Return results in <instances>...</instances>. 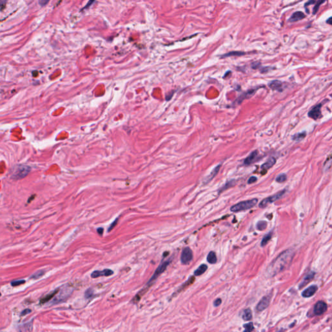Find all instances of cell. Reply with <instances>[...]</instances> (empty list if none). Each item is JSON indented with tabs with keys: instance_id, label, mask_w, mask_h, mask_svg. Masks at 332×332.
Listing matches in <instances>:
<instances>
[{
	"instance_id": "1",
	"label": "cell",
	"mask_w": 332,
	"mask_h": 332,
	"mask_svg": "<svg viewBox=\"0 0 332 332\" xmlns=\"http://www.w3.org/2000/svg\"><path fill=\"white\" fill-rule=\"evenodd\" d=\"M294 253L292 250H287L281 253L276 258L267 268L269 275L274 276L280 272L284 271L287 266H289L293 260Z\"/></svg>"
},
{
	"instance_id": "2",
	"label": "cell",
	"mask_w": 332,
	"mask_h": 332,
	"mask_svg": "<svg viewBox=\"0 0 332 332\" xmlns=\"http://www.w3.org/2000/svg\"><path fill=\"white\" fill-rule=\"evenodd\" d=\"M258 200L257 199L245 200V201L240 202L232 206V207L230 208V210L231 211H233V212H237L240 211L249 210L250 208H253L254 206H255L257 203H258Z\"/></svg>"
},
{
	"instance_id": "3",
	"label": "cell",
	"mask_w": 332,
	"mask_h": 332,
	"mask_svg": "<svg viewBox=\"0 0 332 332\" xmlns=\"http://www.w3.org/2000/svg\"><path fill=\"white\" fill-rule=\"evenodd\" d=\"M73 292V289L70 286H64L61 291H60L59 294L53 300V302L57 304L63 300H66L69 296Z\"/></svg>"
},
{
	"instance_id": "4",
	"label": "cell",
	"mask_w": 332,
	"mask_h": 332,
	"mask_svg": "<svg viewBox=\"0 0 332 332\" xmlns=\"http://www.w3.org/2000/svg\"><path fill=\"white\" fill-rule=\"evenodd\" d=\"M285 193V190H282L281 191L278 192L277 193L274 194V195L268 197L265 199H264L260 203L259 206L260 208H265L267 206H268L269 204L273 203L275 201H277V200L280 199L281 197H282Z\"/></svg>"
},
{
	"instance_id": "5",
	"label": "cell",
	"mask_w": 332,
	"mask_h": 332,
	"mask_svg": "<svg viewBox=\"0 0 332 332\" xmlns=\"http://www.w3.org/2000/svg\"><path fill=\"white\" fill-rule=\"evenodd\" d=\"M170 261H166L163 262L162 264H161L160 265V266L157 268V269H156V271L154 272V273L153 275V277H151V278L150 279V280L149 281V282L147 283V285L149 286H151V285L154 282V281L158 278L159 276L166 270V268H167V266L169 265V264H170Z\"/></svg>"
},
{
	"instance_id": "6",
	"label": "cell",
	"mask_w": 332,
	"mask_h": 332,
	"mask_svg": "<svg viewBox=\"0 0 332 332\" xmlns=\"http://www.w3.org/2000/svg\"><path fill=\"white\" fill-rule=\"evenodd\" d=\"M30 171V168L26 166H16V169L14 170L13 175L12 177L16 179H20L23 178L26 176L28 173Z\"/></svg>"
},
{
	"instance_id": "7",
	"label": "cell",
	"mask_w": 332,
	"mask_h": 332,
	"mask_svg": "<svg viewBox=\"0 0 332 332\" xmlns=\"http://www.w3.org/2000/svg\"><path fill=\"white\" fill-rule=\"evenodd\" d=\"M193 256L192 250L189 247L185 248L182 252L180 256L182 264L184 265H188L192 261Z\"/></svg>"
},
{
	"instance_id": "8",
	"label": "cell",
	"mask_w": 332,
	"mask_h": 332,
	"mask_svg": "<svg viewBox=\"0 0 332 332\" xmlns=\"http://www.w3.org/2000/svg\"><path fill=\"white\" fill-rule=\"evenodd\" d=\"M271 298V295H267L264 297H263L262 299L260 301V302L258 304V305H257L256 310L258 311H262L264 309H265L268 306L269 304H270Z\"/></svg>"
},
{
	"instance_id": "9",
	"label": "cell",
	"mask_w": 332,
	"mask_h": 332,
	"mask_svg": "<svg viewBox=\"0 0 332 332\" xmlns=\"http://www.w3.org/2000/svg\"><path fill=\"white\" fill-rule=\"evenodd\" d=\"M321 104L314 106L308 112V116L313 120H317L321 117Z\"/></svg>"
},
{
	"instance_id": "10",
	"label": "cell",
	"mask_w": 332,
	"mask_h": 332,
	"mask_svg": "<svg viewBox=\"0 0 332 332\" xmlns=\"http://www.w3.org/2000/svg\"><path fill=\"white\" fill-rule=\"evenodd\" d=\"M327 310V304L323 301H318L314 307V313L317 315H321Z\"/></svg>"
},
{
	"instance_id": "11",
	"label": "cell",
	"mask_w": 332,
	"mask_h": 332,
	"mask_svg": "<svg viewBox=\"0 0 332 332\" xmlns=\"http://www.w3.org/2000/svg\"><path fill=\"white\" fill-rule=\"evenodd\" d=\"M114 274V272L112 271V270H110V269H105V270L102 271H96L94 272H93L91 274V277L92 278H98V277H109V276H111Z\"/></svg>"
},
{
	"instance_id": "12",
	"label": "cell",
	"mask_w": 332,
	"mask_h": 332,
	"mask_svg": "<svg viewBox=\"0 0 332 332\" xmlns=\"http://www.w3.org/2000/svg\"><path fill=\"white\" fill-rule=\"evenodd\" d=\"M317 289H318V287H317V285H311V286L309 287L308 288H307L306 289H305L302 292V297H304L305 298L311 297L316 293V291H317Z\"/></svg>"
},
{
	"instance_id": "13",
	"label": "cell",
	"mask_w": 332,
	"mask_h": 332,
	"mask_svg": "<svg viewBox=\"0 0 332 332\" xmlns=\"http://www.w3.org/2000/svg\"><path fill=\"white\" fill-rule=\"evenodd\" d=\"M256 92V89H252V90H250L247 91L245 93H244L243 94H242L239 98L237 99V101H236V103H240L241 102H242V101H243L244 99L250 98L255 94Z\"/></svg>"
},
{
	"instance_id": "14",
	"label": "cell",
	"mask_w": 332,
	"mask_h": 332,
	"mask_svg": "<svg viewBox=\"0 0 332 332\" xmlns=\"http://www.w3.org/2000/svg\"><path fill=\"white\" fill-rule=\"evenodd\" d=\"M305 15L302 12L297 11V12H295L293 14V15L290 18L289 22H298V21L303 20L304 18H305Z\"/></svg>"
},
{
	"instance_id": "15",
	"label": "cell",
	"mask_w": 332,
	"mask_h": 332,
	"mask_svg": "<svg viewBox=\"0 0 332 332\" xmlns=\"http://www.w3.org/2000/svg\"><path fill=\"white\" fill-rule=\"evenodd\" d=\"M258 151H254L252 152L246 158L245 161H244V164L247 166L251 164L252 163H253L256 160L257 156H258Z\"/></svg>"
},
{
	"instance_id": "16",
	"label": "cell",
	"mask_w": 332,
	"mask_h": 332,
	"mask_svg": "<svg viewBox=\"0 0 332 332\" xmlns=\"http://www.w3.org/2000/svg\"><path fill=\"white\" fill-rule=\"evenodd\" d=\"M276 162H277V160H276V159L274 158H273V157L270 158L266 162H265L264 164L261 166V170L267 171L268 170H269V169L271 168L276 164Z\"/></svg>"
},
{
	"instance_id": "17",
	"label": "cell",
	"mask_w": 332,
	"mask_h": 332,
	"mask_svg": "<svg viewBox=\"0 0 332 332\" xmlns=\"http://www.w3.org/2000/svg\"><path fill=\"white\" fill-rule=\"evenodd\" d=\"M268 86L272 90H278V91L280 92V91L282 90L283 83H281V81H280V80H273V81H272V82H271L270 83H269Z\"/></svg>"
},
{
	"instance_id": "18",
	"label": "cell",
	"mask_w": 332,
	"mask_h": 332,
	"mask_svg": "<svg viewBox=\"0 0 332 332\" xmlns=\"http://www.w3.org/2000/svg\"><path fill=\"white\" fill-rule=\"evenodd\" d=\"M220 167H221V165L219 164V165H218L217 166H216V167L214 169V170H212V171L211 172L210 174L209 175V176H208L207 177H206V179H205V183H206V184L208 183L210 181H211L213 178H214L216 176L218 172L219 171V170H220Z\"/></svg>"
},
{
	"instance_id": "19",
	"label": "cell",
	"mask_w": 332,
	"mask_h": 332,
	"mask_svg": "<svg viewBox=\"0 0 332 332\" xmlns=\"http://www.w3.org/2000/svg\"><path fill=\"white\" fill-rule=\"evenodd\" d=\"M59 291V289H55L54 291H52L51 293H50L48 294H47V295L45 297H43V298H42L40 300V303L41 304H44V303L49 301V300H51L53 297H54V296L56 295V294H57Z\"/></svg>"
},
{
	"instance_id": "20",
	"label": "cell",
	"mask_w": 332,
	"mask_h": 332,
	"mask_svg": "<svg viewBox=\"0 0 332 332\" xmlns=\"http://www.w3.org/2000/svg\"><path fill=\"white\" fill-rule=\"evenodd\" d=\"M207 268H208L207 265H206V264H202L200 267H199V268L195 272H194V275L196 276V277L202 275L203 273L206 272V270H207Z\"/></svg>"
},
{
	"instance_id": "21",
	"label": "cell",
	"mask_w": 332,
	"mask_h": 332,
	"mask_svg": "<svg viewBox=\"0 0 332 332\" xmlns=\"http://www.w3.org/2000/svg\"><path fill=\"white\" fill-rule=\"evenodd\" d=\"M242 318L243 320L245 321H248L251 320L252 318V314L251 310H250V309H247L244 311L242 315Z\"/></svg>"
},
{
	"instance_id": "22",
	"label": "cell",
	"mask_w": 332,
	"mask_h": 332,
	"mask_svg": "<svg viewBox=\"0 0 332 332\" xmlns=\"http://www.w3.org/2000/svg\"><path fill=\"white\" fill-rule=\"evenodd\" d=\"M21 331H29L33 330V322L31 321L28 323L24 324L23 325L21 326L19 329Z\"/></svg>"
},
{
	"instance_id": "23",
	"label": "cell",
	"mask_w": 332,
	"mask_h": 332,
	"mask_svg": "<svg viewBox=\"0 0 332 332\" xmlns=\"http://www.w3.org/2000/svg\"><path fill=\"white\" fill-rule=\"evenodd\" d=\"M207 260L210 264H215L217 262V257L215 253L214 252H210L207 256Z\"/></svg>"
},
{
	"instance_id": "24",
	"label": "cell",
	"mask_w": 332,
	"mask_h": 332,
	"mask_svg": "<svg viewBox=\"0 0 332 332\" xmlns=\"http://www.w3.org/2000/svg\"><path fill=\"white\" fill-rule=\"evenodd\" d=\"M305 136H306L305 132L299 133L295 134L293 136V140L294 141H300L302 140L303 139H304V137H305Z\"/></svg>"
},
{
	"instance_id": "25",
	"label": "cell",
	"mask_w": 332,
	"mask_h": 332,
	"mask_svg": "<svg viewBox=\"0 0 332 332\" xmlns=\"http://www.w3.org/2000/svg\"><path fill=\"white\" fill-rule=\"evenodd\" d=\"M271 237H272V234H271V233H269L268 234L266 235V236L264 237V239H263V240L261 241V246H262V247H264L265 245H266L267 244V243H268L269 241H270V240L271 239Z\"/></svg>"
},
{
	"instance_id": "26",
	"label": "cell",
	"mask_w": 332,
	"mask_h": 332,
	"mask_svg": "<svg viewBox=\"0 0 332 332\" xmlns=\"http://www.w3.org/2000/svg\"><path fill=\"white\" fill-rule=\"evenodd\" d=\"M267 222L265 221H259L258 223H257V228H258V230H264L266 228H267Z\"/></svg>"
},
{
	"instance_id": "27",
	"label": "cell",
	"mask_w": 332,
	"mask_h": 332,
	"mask_svg": "<svg viewBox=\"0 0 332 332\" xmlns=\"http://www.w3.org/2000/svg\"><path fill=\"white\" fill-rule=\"evenodd\" d=\"M45 273V271H43L42 270H40V271H37L36 273H35V274H33L31 277H30V278H32V279H39L40 278V277H42V276Z\"/></svg>"
},
{
	"instance_id": "28",
	"label": "cell",
	"mask_w": 332,
	"mask_h": 332,
	"mask_svg": "<svg viewBox=\"0 0 332 332\" xmlns=\"http://www.w3.org/2000/svg\"><path fill=\"white\" fill-rule=\"evenodd\" d=\"M234 185H235V180H231V181H229V182H228L222 187L221 190H220V191H221V192H222L223 191H224V190H227L228 188H229V187H232V186H234Z\"/></svg>"
},
{
	"instance_id": "29",
	"label": "cell",
	"mask_w": 332,
	"mask_h": 332,
	"mask_svg": "<svg viewBox=\"0 0 332 332\" xmlns=\"http://www.w3.org/2000/svg\"><path fill=\"white\" fill-rule=\"evenodd\" d=\"M287 179V176L285 174H281L280 175H278V176L277 177V178H276V181L278 183H282L284 182H285Z\"/></svg>"
},
{
	"instance_id": "30",
	"label": "cell",
	"mask_w": 332,
	"mask_h": 332,
	"mask_svg": "<svg viewBox=\"0 0 332 332\" xmlns=\"http://www.w3.org/2000/svg\"><path fill=\"white\" fill-rule=\"evenodd\" d=\"M243 327L244 328H245V331H247V332L252 331L254 330V326H253L252 322H249V323L244 324Z\"/></svg>"
},
{
	"instance_id": "31",
	"label": "cell",
	"mask_w": 332,
	"mask_h": 332,
	"mask_svg": "<svg viewBox=\"0 0 332 332\" xmlns=\"http://www.w3.org/2000/svg\"><path fill=\"white\" fill-rule=\"evenodd\" d=\"M245 53H243V52H240V51H233V52H230L227 54H225L224 55H223V57H230V56H241V55H245Z\"/></svg>"
},
{
	"instance_id": "32",
	"label": "cell",
	"mask_w": 332,
	"mask_h": 332,
	"mask_svg": "<svg viewBox=\"0 0 332 332\" xmlns=\"http://www.w3.org/2000/svg\"><path fill=\"white\" fill-rule=\"evenodd\" d=\"M325 1H326V0H317V4L315 6L314 9H313V14H315L316 13V12L318 11L319 7H320V5L321 4H322Z\"/></svg>"
},
{
	"instance_id": "33",
	"label": "cell",
	"mask_w": 332,
	"mask_h": 332,
	"mask_svg": "<svg viewBox=\"0 0 332 332\" xmlns=\"http://www.w3.org/2000/svg\"><path fill=\"white\" fill-rule=\"evenodd\" d=\"M26 283V280H15V281H13L11 282V285L12 286H18V285H20L22 284H23Z\"/></svg>"
},
{
	"instance_id": "34",
	"label": "cell",
	"mask_w": 332,
	"mask_h": 332,
	"mask_svg": "<svg viewBox=\"0 0 332 332\" xmlns=\"http://www.w3.org/2000/svg\"><path fill=\"white\" fill-rule=\"evenodd\" d=\"M93 294V291L92 289H87L85 292V297L86 298H91Z\"/></svg>"
},
{
	"instance_id": "35",
	"label": "cell",
	"mask_w": 332,
	"mask_h": 332,
	"mask_svg": "<svg viewBox=\"0 0 332 332\" xmlns=\"http://www.w3.org/2000/svg\"><path fill=\"white\" fill-rule=\"evenodd\" d=\"M117 221H118V218H117V219H116V220L110 224V227L109 228V230H108L109 232H110L112 229H113V228L116 226L117 223Z\"/></svg>"
},
{
	"instance_id": "36",
	"label": "cell",
	"mask_w": 332,
	"mask_h": 332,
	"mask_svg": "<svg viewBox=\"0 0 332 332\" xmlns=\"http://www.w3.org/2000/svg\"><path fill=\"white\" fill-rule=\"evenodd\" d=\"M49 1L50 0H39V3L40 5L43 7V6L46 5L49 2Z\"/></svg>"
},
{
	"instance_id": "37",
	"label": "cell",
	"mask_w": 332,
	"mask_h": 332,
	"mask_svg": "<svg viewBox=\"0 0 332 332\" xmlns=\"http://www.w3.org/2000/svg\"><path fill=\"white\" fill-rule=\"evenodd\" d=\"M256 181H257V178L256 177H251L248 180V184H252V183H254Z\"/></svg>"
},
{
	"instance_id": "38",
	"label": "cell",
	"mask_w": 332,
	"mask_h": 332,
	"mask_svg": "<svg viewBox=\"0 0 332 332\" xmlns=\"http://www.w3.org/2000/svg\"><path fill=\"white\" fill-rule=\"evenodd\" d=\"M31 312V310L30 309H24L22 313H21V316H24V315H28L29 314V313Z\"/></svg>"
},
{
	"instance_id": "39",
	"label": "cell",
	"mask_w": 332,
	"mask_h": 332,
	"mask_svg": "<svg viewBox=\"0 0 332 332\" xmlns=\"http://www.w3.org/2000/svg\"><path fill=\"white\" fill-rule=\"evenodd\" d=\"M221 304V298H217V299H216V300H215V301H214V306H216V307H217V306H219V305H220Z\"/></svg>"
},
{
	"instance_id": "40",
	"label": "cell",
	"mask_w": 332,
	"mask_h": 332,
	"mask_svg": "<svg viewBox=\"0 0 332 332\" xmlns=\"http://www.w3.org/2000/svg\"><path fill=\"white\" fill-rule=\"evenodd\" d=\"M97 232L98 234H99L100 235H102L103 233V231H104V229L103 228H99L97 229Z\"/></svg>"
},
{
	"instance_id": "41",
	"label": "cell",
	"mask_w": 332,
	"mask_h": 332,
	"mask_svg": "<svg viewBox=\"0 0 332 332\" xmlns=\"http://www.w3.org/2000/svg\"><path fill=\"white\" fill-rule=\"evenodd\" d=\"M326 23L331 25V26H332V17H330V18H328V19L326 21Z\"/></svg>"
},
{
	"instance_id": "42",
	"label": "cell",
	"mask_w": 332,
	"mask_h": 332,
	"mask_svg": "<svg viewBox=\"0 0 332 332\" xmlns=\"http://www.w3.org/2000/svg\"><path fill=\"white\" fill-rule=\"evenodd\" d=\"M93 2H94V0H90V2H89V3H88V4L86 5V7H85L84 8H87V7H90V5H92V4L93 3Z\"/></svg>"
},
{
	"instance_id": "43",
	"label": "cell",
	"mask_w": 332,
	"mask_h": 332,
	"mask_svg": "<svg viewBox=\"0 0 332 332\" xmlns=\"http://www.w3.org/2000/svg\"><path fill=\"white\" fill-rule=\"evenodd\" d=\"M1 1V5H2V7H3L4 5L7 3V2L8 1V0H0Z\"/></svg>"
}]
</instances>
